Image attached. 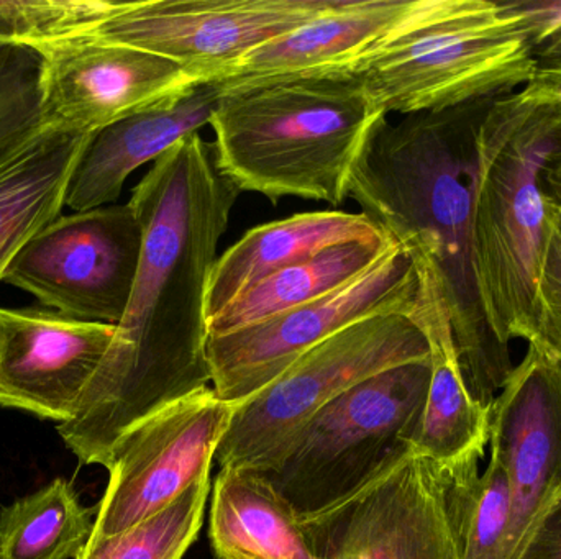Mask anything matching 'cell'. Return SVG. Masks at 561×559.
<instances>
[{
  "label": "cell",
  "instance_id": "1",
  "mask_svg": "<svg viewBox=\"0 0 561 559\" xmlns=\"http://www.w3.org/2000/svg\"><path fill=\"white\" fill-rule=\"evenodd\" d=\"M242 190L201 133L178 141L131 190L140 265L114 343L58 432L82 465H107L147 417L213 386L207 289Z\"/></svg>",
  "mask_w": 561,
  "mask_h": 559
},
{
  "label": "cell",
  "instance_id": "2",
  "mask_svg": "<svg viewBox=\"0 0 561 559\" xmlns=\"http://www.w3.org/2000/svg\"><path fill=\"white\" fill-rule=\"evenodd\" d=\"M494 98L398 121L379 115L348 179V199L362 213L434 263L465 381L488 409L516 366L488 324L474 263L478 128Z\"/></svg>",
  "mask_w": 561,
  "mask_h": 559
},
{
  "label": "cell",
  "instance_id": "3",
  "mask_svg": "<svg viewBox=\"0 0 561 559\" xmlns=\"http://www.w3.org/2000/svg\"><path fill=\"white\" fill-rule=\"evenodd\" d=\"M560 131V92L539 79L494 98L478 128L474 263L488 324L507 348L536 338L556 222L546 171Z\"/></svg>",
  "mask_w": 561,
  "mask_h": 559
},
{
  "label": "cell",
  "instance_id": "4",
  "mask_svg": "<svg viewBox=\"0 0 561 559\" xmlns=\"http://www.w3.org/2000/svg\"><path fill=\"white\" fill-rule=\"evenodd\" d=\"M224 82L210 118L220 170L242 193L342 206L376 110L352 71Z\"/></svg>",
  "mask_w": 561,
  "mask_h": 559
},
{
  "label": "cell",
  "instance_id": "5",
  "mask_svg": "<svg viewBox=\"0 0 561 559\" xmlns=\"http://www.w3.org/2000/svg\"><path fill=\"white\" fill-rule=\"evenodd\" d=\"M348 71L389 117L445 110L529 84L537 72L533 28L514 2L412 0Z\"/></svg>",
  "mask_w": 561,
  "mask_h": 559
},
{
  "label": "cell",
  "instance_id": "6",
  "mask_svg": "<svg viewBox=\"0 0 561 559\" xmlns=\"http://www.w3.org/2000/svg\"><path fill=\"white\" fill-rule=\"evenodd\" d=\"M428 383L431 358L356 384L297 430L259 475L302 522L336 508L411 452Z\"/></svg>",
  "mask_w": 561,
  "mask_h": 559
},
{
  "label": "cell",
  "instance_id": "7",
  "mask_svg": "<svg viewBox=\"0 0 561 559\" xmlns=\"http://www.w3.org/2000/svg\"><path fill=\"white\" fill-rule=\"evenodd\" d=\"M431 358L411 311L369 315L310 348L275 381L237 406L217 449L222 468L265 471L290 436L356 384Z\"/></svg>",
  "mask_w": 561,
  "mask_h": 559
},
{
  "label": "cell",
  "instance_id": "8",
  "mask_svg": "<svg viewBox=\"0 0 561 559\" xmlns=\"http://www.w3.org/2000/svg\"><path fill=\"white\" fill-rule=\"evenodd\" d=\"M320 559H461L451 466L414 449L363 491L304 521Z\"/></svg>",
  "mask_w": 561,
  "mask_h": 559
},
{
  "label": "cell",
  "instance_id": "9",
  "mask_svg": "<svg viewBox=\"0 0 561 559\" xmlns=\"http://www.w3.org/2000/svg\"><path fill=\"white\" fill-rule=\"evenodd\" d=\"M141 245L144 233L130 203L72 212L43 229L13 259L2 282L66 317L118 325Z\"/></svg>",
  "mask_w": 561,
  "mask_h": 559
},
{
  "label": "cell",
  "instance_id": "10",
  "mask_svg": "<svg viewBox=\"0 0 561 559\" xmlns=\"http://www.w3.org/2000/svg\"><path fill=\"white\" fill-rule=\"evenodd\" d=\"M415 292L414 259L396 242L371 269L339 291L259 324L209 337L214 391L227 403H243L342 328L381 312L411 311Z\"/></svg>",
  "mask_w": 561,
  "mask_h": 559
},
{
  "label": "cell",
  "instance_id": "11",
  "mask_svg": "<svg viewBox=\"0 0 561 559\" xmlns=\"http://www.w3.org/2000/svg\"><path fill=\"white\" fill-rule=\"evenodd\" d=\"M339 0H137L89 33L176 62L194 82L224 81L255 49Z\"/></svg>",
  "mask_w": 561,
  "mask_h": 559
},
{
  "label": "cell",
  "instance_id": "12",
  "mask_svg": "<svg viewBox=\"0 0 561 559\" xmlns=\"http://www.w3.org/2000/svg\"><path fill=\"white\" fill-rule=\"evenodd\" d=\"M239 404L203 387L131 427L108 456V486L91 540L114 537L209 478Z\"/></svg>",
  "mask_w": 561,
  "mask_h": 559
},
{
  "label": "cell",
  "instance_id": "13",
  "mask_svg": "<svg viewBox=\"0 0 561 559\" xmlns=\"http://www.w3.org/2000/svg\"><path fill=\"white\" fill-rule=\"evenodd\" d=\"M490 446L511 496L506 559H523L561 504V361L529 343L491 406Z\"/></svg>",
  "mask_w": 561,
  "mask_h": 559
},
{
  "label": "cell",
  "instance_id": "14",
  "mask_svg": "<svg viewBox=\"0 0 561 559\" xmlns=\"http://www.w3.org/2000/svg\"><path fill=\"white\" fill-rule=\"evenodd\" d=\"M39 53L43 130L92 135L194 82L163 56L92 35Z\"/></svg>",
  "mask_w": 561,
  "mask_h": 559
},
{
  "label": "cell",
  "instance_id": "15",
  "mask_svg": "<svg viewBox=\"0 0 561 559\" xmlns=\"http://www.w3.org/2000/svg\"><path fill=\"white\" fill-rule=\"evenodd\" d=\"M115 334L45 307H0V406L69 422Z\"/></svg>",
  "mask_w": 561,
  "mask_h": 559
},
{
  "label": "cell",
  "instance_id": "16",
  "mask_svg": "<svg viewBox=\"0 0 561 559\" xmlns=\"http://www.w3.org/2000/svg\"><path fill=\"white\" fill-rule=\"evenodd\" d=\"M222 81L193 82L89 138L66 194L75 212L112 206L130 174L210 124Z\"/></svg>",
  "mask_w": 561,
  "mask_h": 559
},
{
  "label": "cell",
  "instance_id": "17",
  "mask_svg": "<svg viewBox=\"0 0 561 559\" xmlns=\"http://www.w3.org/2000/svg\"><path fill=\"white\" fill-rule=\"evenodd\" d=\"M408 252L417 269L411 317L427 338L431 351V383L412 449L438 465H460L470 456L484 455L490 443L491 409L481 406L468 389L434 263L424 253Z\"/></svg>",
  "mask_w": 561,
  "mask_h": 559
},
{
  "label": "cell",
  "instance_id": "18",
  "mask_svg": "<svg viewBox=\"0 0 561 559\" xmlns=\"http://www.w3.org/2000/svg\"><path fill=\"white\" fill-rule=\"evenodd\" d=\"M365 213H297L247 232L217 258L207 289V322L276 272L332 246L381 235Z\"/></svg>",
  "mask_w": 561,
  "mask_h": 559
},
{
  "label": "cell",
  "instance_id": "19",
  "mask_svg": "<svg viewBox=\"0 0 561 559\" xmlns=\"http://www.w3.org/2000/svg\"><path fill=\"white\" fill-rule=\"evenodd\" d=\"M411 3L412 0H339L312 22L250 53L227 79L262 81L348 71L394 28Z\"/></svg>",
  "mask_w": 561,
  "mask_h": 559
},
{
  "label": "cell",
  "instance_id": "20",
  "mask_svg": "<svg viewBox=\"0 0 561 559\" xmlns=\"http://www.w3.org/2000/svg\"><path fill=\"white\" fill-rule=\"evenodd\" d=\"M209 538L219 559H320L304 522L252 469H220Z\"/></svg>",
  "mask_w": 561,
  "mask_h": 559
},
{
  "label": "cell",
  "instance_id": "21",
  "mask_svg": "<svg viewBox=\"0 0 561 559\" xmlns=\"http://www.w3.org/2000/svg\"><path fill=\"white\" fill-rule=\"evenodd\" d=\"M89 138L45 130L0 170V282L20 252L62 216L72 173Z\"/></svg>",
  "mask_w": 561,
  "mask_h": 559
},
{
  "label": "cell",
  "instance_id": "22",
  "mask_svg": "<svg viewBox=\"0 0 561 559\" xmlns=\"http://www.w3.org/2000/svg\"><path fill=\"white\" fill-rule=\"evenodd\" d=\"M381 233L371 238L332 246L260 282L207 322L209 337L259 324L290 308L339 291L371 269L394 245Z\"/></svg>",
  "mask_w": 561,
  "mask_h": 559
},
{
  "label": "cell",
  "instance_id": "23",
  "mask_svg": "<svg viewBox=\"0 0 561 559\" xmlns=\"http://www.w3.org/2000/svg\"><path fill=\"white\" fill-rule=\"evenodd\" d=\"M98 509L84 508L65 479L0 511V559H71L84 551Z\"/></svg>",
  "mask_w": 561,
  "mask_h": 559
},
{
  "label": "cell",
  "instance_id": "24",
  "mask_svg": "<svg viewBox=\"0 0 561 559\" xmlns=\"http://www.w3.org/2000/svg\"><path fill=\"white\" fill-rule=\"evenodd\" d=\"M481 458L473 455L451 466L460 499L461 559H506L511 527L506 469L490 446V463L480 475Z\"/></svg>",
  "mask_w": 561,
  "mask_h": 559
},
{
  "label": "cell",
  "instance_id": "25",
  "mask_svg": "<svg viewBox=\"0 0 561 559\" xmlns=\"http://www.w3.org/2000/svg\"><path fill=\"white\" fill-rule=\"evenodd\" d=\"M210 478L194 485L173 504L114 537L89 540L76 559H181L203 527Z\"/></svg>",
  "mask_w": 561,
  "mask_h": 559
},
{
  "label": "cell",
  "instance_id": "26",
  "mask_svg": "<svg viewBox=\"0 0 561 559\" xmlns=\"http://www.w3.org/2000/svg\"><path fill=\"white\" fill-rule=\"evenodd\" d=\"M125 2L111 0H0V45L45 46L89 35Z\"/></svg>",
  "mask_w": 561,
  "mask_h": 559
},
{
  "label": "cell",
  "instance_id": "27",
  "mask_svg": "<svg viewBox=\"0 0 561 559\" xmlns=\"http://www.w3.org/2000/svg\"><path fill=\"white\" fill-rule=\"evenodd\" d=\"M42 53L0 45V170L43 133Z\"/></svg>",
  "mask_w": 561,
  "mask_h": 559
},
{
  "label": "cell",
  "instance_id": "28",
  "mask_svg": "<svg viewBox=\"0 0 561 559\" xmlns=\"http://www.w3.org/2000/svg\"><path fill=\"white\" fill-rule=\"evenodd\" d=\"M530 343L561 361V232L553 222L552 238L539 288V318Z\"/></svg>",
  "mask_w": 561,
  "mask_h": 559
},
{
  "label": "cell",
  "instance_id": "29",
  "mask_svg": "<svg viewBox=\"0 0 561 559\" xmlns=\"http://www.w3.org/2000/svg\"><path fill=\"white\" fill-rule=\"evenodd\" d=\"M533 28L536 74L561 75V0H517Z\"/></svg>",
  "mask_w": 561,
  "mask_h": 559
},
{
  "label": "cell",
  "instance_id": "30",
  "mask_svg": "<svg viewBox=\"0 0 561 559\" xmlns=\"http://www.w3.org/2000/svg\"><path fill=\"white\" fill-rule=\"evenodd\" d=\"M523 559H561V504L550 515Z\"/></svg>",
  "mask_w": 561,
  "mask_h": 559
},
{
  "label": "cell",
  "instance_id": "31",
  "mask_svg": "<svg viewBox=\"0 0 561 559\" xmlns=\"http://www.w3.org/2000/svg\"><path fill=\"white\" fill-rule=\"evenodd\" d=\"M552 88V85H550ZM557 89V88H553ZM561 95V89H557ZM546 186L547 193H549L550 199L560 196L561 194V131L559 143H557L556 151H553L552 158H550L549 166L546 171Z\"/></svg>",
  "mask_w": 561,
  "mask_h": 559
},
{
  "label": "cell",
  "instance_id": "32",
  "mask_svg": "<svg viewBox=\"0 0 561 559\" xmlns=\"http://www.w3.org/2000/svg\"><path fill=\"white\" fill-rule=\"evenodd\" d=\"M534 78L539 79V81L546 82V84L553 85V88L561 89V75H542L536 74Z\"/></svg>",
  "mask_w": 561,
  "mask_h": 559
},
{
  "label": "cell",
  "instance_id": "33",
  "mask_svg": "<svg viewBox=\"0 0 561 559\" xmlns=\"http://www.w3.org/2000/svg\"><path fill=\"white\" fill-rule=\"evenodd\" d=\"M552 203H553V212H556L557 226H559L560 232H561V194H560V196L553 197Z\"/></svg>",
  "mask_w": 561,
  "mask_h": 559
}]
</instances>
